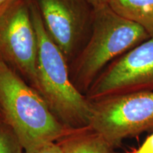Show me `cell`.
I'll use <instances>...</instances> for the list:
<instances>
[{
    "mask_svg": "<svg viewBox=\"0 0 153 153\" xmlns=\"http://www.w3.org/2000/svg\"><path fill=\"white\" fill-rule=\"evenodd\" d=\"M0 118H1V114H0Z\"/></svg>",
    "mask_w": 153,
    "mask_h": 153,
    "instance_id": "cell-15",
    "label": "cell"
},
{
    "mask_svg": "<svg viewBox=\"0 0 153 153\" xmlns=\"http://www.w3.org/2000/svg\"><path fill=\"white\" fill-rule=\"evenodd\" d=\"M16 0H0V13L5 10L11 4L14 3Z\"/></svg>",
    "mask_w": 153,
    "mask_h": 153,
    "instance_id": "cell-14",
    "label": "cell"
},
{
    "mask_svg": "<svg viewBox=\"0 0 153 153\" xmlns=\"http://www.w3.org/2000/svg\"><path fill=\"white\" fill-rule=\"evenodd\" d=\"M153 91V39L118 57L96 79L85 97L90 101L140 91Z\"/></svg>",
    "mask_w": 153,
    "mask_h": 153,
    "instance_id": "cell-5",
    "label": "cell"
},
{
    "mask_svg": "<svg viewBox=\"0 0 153 153\" xmlns=\"http://www.w3.org/2000/svg\"><path fill=\"white\" fill-rule=\"evenodd\" d=\"M30 14L38 41L33 88L66 129L89 126L92 114L91 101L70 79L66 57L48 32L34 0L30 1Z\"/></svg>",
    "mask_w": 153,
    "mask_h": 153,
    "instance_id": "cell-1",
    "label": "cell"
},
{
    "mask_svg": "<svg viewBox=\"0 0 153 153\" xmlns=\"http://www.w3.org/2000/svg\"><path fill=\"white\" fill-rule=\"evenodd\" d=\"M22 143L13 129L0 118V153H24Z\"/></svg>",
    "mask_w": 153,
    "mask_h": 153,
    "instance_id": "cell-10",
    "label": "cell"
},
{
    "mask_svg": "<svg viewBox=\"0 0 153 153\" xmlns=\"http://www.w3.org/2000/svg\"><path fill=\"white\" fill-rule=\"evenodd\" d=\"M89 4L93 9L108 5L109 0H87Z\"/></svg>",
    "mask_w": 153,
    "mask_h": 153,
    "instance_id": "cell-13",
    "label": "cell"
},
{
    "mask_svg": "<svg viewBox=\"0 0 153 153\" xmlns=\"http://www.w3.org/2000/svg\"><path fill=\"white\" fill-rule=\"evenodd\" d=\"M0 114L24 151L55 142L68 131L38 91L1 57Z\"/></svg>",
    "mask_w": 153,
    "mask_h": 153,
    "instance_id": "cell-2",
    "label": "cell"
},
{
    "mask_svg": "<svg viewBox=\"0 0 153 153\" xmlns=\"http://www.w3.org/2000/svg\"><path fill=\"white\" fill-rule=\"evenodd\" d=\"M34 1L50 36L66 58L70 57L93 9L87 0Z\"/></svg>",
    "mask_w": 153,
    "mask_h": 153,
    "instance_id": "cell-7",
    "label": "cell"
},
{
    "mask_svg": "<svg viewBox=\"0 0 153 153\" xmlns=\"http://www.w3.org/2000/svg\"><path fill=\"white\" fill-rule=\"evenodd\" d=\"M55 143L62 153H120L90 126L68 130Z\"/></svg>",
    "mask_w": 153,
    "mask_h": 153,
    "instance_id": "cell-8",
    "label": "cell"
},
{
    "mask_svg": "<svg viewBox=\"0 0 153 153\" xmlns=\"http://www.w3.org/2000/svg\"><path fill=\"white\" fill-rule=\"evenodd\" d=\"M116 14L140 26L153 39V0H109Z\"/></svg>",
    "mask_w": 153,
    "mask_h": 153,
    "instance_id": "cell-9",
    "label": "cell"
},
{
    "mask_svg": "<svg viewBox=\"0 0 153 153\" xmlns=\"http://www.w3.org/2000/svg\"><path fill=\"white\" fill-rule=\"evenodd\" d=\"M148 39L141 26L108 5L93 9L89 39L75 61L74 85L85 95L108 63Z\"/></svg>",
    "mask_w": 153,
    "mask_h": 153,
    "instance_id": "cell-3",
    "label": "cell"
},
{
    "mask_svg": "<svg viewBox=\"0 0 153 153\" xmlns=\"http://www.w3.org/2000/svg\"><path fill=\"white\" fill-rule=\"evenodd\" d=\"M126 153H153V133L145 139L140 147Z\"/></svg>",
    "mask_w": 153,
    "mask_h": 153,
    "instance_id": "cell-12",
    "label": "cell"
},
{
    "mask_svg": "<svg viewBox=\"0 0 153 153\" xmlns=\"http://www.w3.org/2000/svg\"><path fill=\"white\" fill-rule=\"evenodd\" d=\"M24 153H62L55 142L45 143L32 150L24 151Z\"/></svg>",
    "mask_w": 153,
    "mask_h": 153,
    "instance_id": "cell-11",
    "label": "cell"
},
{
    "mask_svg": "<svg viewBox=\"0 0 153 153\" xmlns=\"http://www.w3.org/2000/svg\"><path fill=\"white\" fill-rule=\"evenodd\" d=\"M31 0H16L0 13V57L27 78L36 81L38 41L30 14Z\"/></svg>",
    "mask_w": 153,
    "mask_h": 153,
    "instance_id": "cell-6",
    "label": "cell"
},
{
    "mask_svg": "<svg viewBox=\"0 0 153 153\" xmlns=\"http://www.w3.org/2000/svg\"><path fill=\"white\" fill-rule=\"evenodd\" d=\"M91 103L89 126L114 148L123 140L153 133V91L112 96Z\"/></svg>",
    "mask_w": 153,
    "mask_h": 153,
    "instance_id": "cell-4",
    "label": "cell"
}]
</instances>
